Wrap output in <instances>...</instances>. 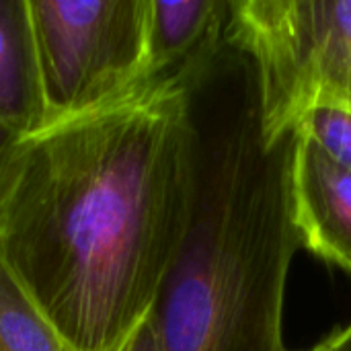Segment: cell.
Returning <instances> with one entry per match:
<instances>
[{"instance_id":"obj_1","label":"cell","mask_w":351,"mask_h":351,"mask_svg":"<svg viewBox=\"0 0 351 351\" xmlns=\"http://www.w3.org/2000/svg\"><path fill=\"white\" fill-rule=\"evenodd\" d=\"M189 202V90L138 84L19 140L0 255L72 350L121 351L156 306Z\"/></svg>"},{"instance_id":"obj_2","label":"cell","mask_w":351,"mask_h":351,"mask_svg":"<svg viewBox=\"0 0 351 351\" xmlns=\"http://www.w3.org/2000/svg\"><path fill=\"white\" fill-rule=\"evenodd\" d=\"M189 117V218L150 315L158 350L286 351L296 132L265 134L257 68L228 39L191 86Z\"/></svg>"},{"instance_id":"obj_3","label":"cell","mask_w":351,"mask_h":351,"mask_svg":"<svg viewBox=\"0 0 351 351\" xmlns=\"http://www.w3.org/2000/svg\"><path fill=\"white\" fill-rule=\"evenodd\" d=\"M226 39L257 68L269 138L319 105L351 111V0H230Z\"/></svg>"},{"instance_id":"obj_4","label":"cell","mask_w":351,"mask_h":351,"mask_svg":"<svg viewBox=\"0 0 351 351\" xmlns=\"http://www.w3.org/2000/svg\"><path fill=\"white\" fill-rule=\"evenodd\" d=\"M29 6L49 123L101 109L138 86L148 0H29Z\"/></svg>"},{"instance_id":"obj_5","label":"cell","mask_w":351,"mask_h":351,"mask_svg":"<svg viewBox=\"0 0 351 351\" xmlns=\"http://www.w3.org/2000/svg\"><path fill=\"white\" fill-rule=\"evenodd\" d=\"M230 0H148L146 56L138 84L187 90L226 43Z\"/></svg>"},{"instance_id":"obj_6","label":"cell","mask_w":351,"mask_h":351,"mask_svg":"<svg viewBox=\"0 0 351 351\" xmlns=\"http://www.w3.org/2000/svg\"><path fill=\"white\" fill-rule=\"evenodd\" d=\"M292 216L300 247L351 274V173L315 140L296 134Z\"/></svg>"},{"instance_id":"obj_7","label":"cell","mask_w":351,"mask_h":351,"mask_svg":"<svg viewBox=\"0 0 351 351\" xmlns=\"http://www.w3.org/2000/svg\"><path fill=\"white\" fill-rule=\"evenodd\" d=\"M0 123L21 138L49 125L29 0H0Z\"/></svg>"},{"instance_id":"obj_8","label":"cell","mask_w":351,"mask_h":351,"mask_svg":"<svg viewBox=\"0 0 351 351\" xmlns=\"http://www.w3.org/2000/svg\"><path fill=\"white\" fill-rule=\"evenodd\" d=\"M0 351H74L0 255Z\"/></svg>"},{"instance_id":"obj_9","label":"cell","mask_w":351,"mask_h":351,"mask_svg":"<svg viewBox=\"0 0 351 351\" xmlns=\"http://www.w3.org/2000/svg\"><path fill=\"white\" fill-rule=\"evenodd\" d=\"M296 134H302L315 140L337 165L351 173V111L341 107L319 105L313 107L296 128Z\"/></svg>"},{"instance_id":"obj_10","label":"cell","mask_w":351,"mask_h":351,"mask_svg":"<svg viewBox=\"0 0 351 351\" xmlns=\"http://www.w3.org/2000/svg\"><path fill=\"white\" fill-rule=\"evenodd\" d=\"M121 351H160L158 350L156 333H154V327H152V321L150 319L134 333V337L125 343V348Z\"/></svg>"},{"instance_id":"obj_11","label":"cell","mask_w":351,"mask_h":351,"mask_svg":"<svg viewBox=\"0 0 351 351\" xmlns=\"http://www.w3.org/2000/svg\"><path fill=\"white\" fill-rule=\"evenodd\" d=\"M19 140H21V136H16L12 130H8L6 125L0 123V181H2V175L6 171V165H8Z\"/></svg>"},{"instance_id":"obj_12","label":"cell","mask_w":351,"mask_h":351,"mask_svg":"<svg viewBox=\"0 0 351 351\" xmlns=\"http://www.w3.org/2000/svg\"><path fill=\"white\" fill-rule=\"evenodd\" d=\"M325 351H351V323L321 343Z\"/></svg>"},{"instance_id":"obj_13","label":"cell","mask_w":351,"mask_h":351,"mask_svg":"<svg viewBox=\"0 0 351 351\" xmlns=\"http://www.w3.org/2000/svg\"><path fill=\"white\" fill-rule=\"evenodd\" d=\"M308 351H325V348H323V346H321V343H319V346H317V348H313V350H308Z\"/></svg>"}]
</instances>
